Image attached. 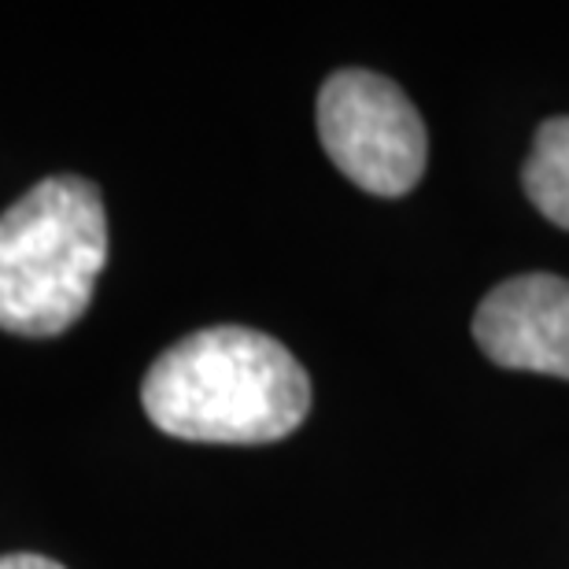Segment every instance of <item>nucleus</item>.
<instances>
[{
	"instance_id": "obj_4",
	"label": "nucleus",
	"mask_w": 569,
	"mask_h": 569,
	"mask_svg": "<svg viewBox=\"0 0 569 569\" xmlns=\"http://www.w3.org/2000/svg\"><path fill=\"white\" fill-rule=\"evenodd\" d=\"M473 337L496 367L569 381V281L555 274L499 281L477 307Z\"/></svg>"
},
{
	"instance_id": "obj_3",
	"label": "nucleus",
	"mask_w": 569,
	"mask_h": 569,
	"mask_svg": "<svg viewBox=\"0 0 569 569\" xmlns=\"http://www.w3.org/2000/svg\"><path fill=\"white\" fill-rule=\"evenodd\" d=\"M318 141L340 174L373 197H403L426 174V122L385 74H329L318 93Z\"/></svg>"
},
{
	"instance_id": "obj_6",
	"label": "nucleus",
	"mask_w": 569,
	"mask_h": 569,
	"mask_svg": "<svg viewBox=\"0 0 569 569\" xmlns=\"http://www.w3.org/2000/svg\"><path fill=\"white\" fill-rule=\"evenodd\" d=\"M0 569H67L56 559H44V555H30V551H16V555H0Z\"/></svg>"
},
{
	"instance_id": "obj_2",
	"label": "nucleus",
	"mask_w": 569,
	"mask_h": 569,
	"mask_svg": "<svg viewBox=\"0 0 569 569\" xmlns=\"http://www.w3.org/2000/svg\"><path fill=\"white\" fill-rule=\"evenodd\" d=\"M108 263V211L89 178L56 174L0 214V329L60 337L93 303Z\"/></svg>"
},
{
	"instance_id": "obj_5",
	"label": "nucleus",
	"mask_w": 569,
	"mask_h": 569,
	"mask_svg": "<svg viewBox=\"0 0 569 569\" xmlns=\"http://www.w3.org/2000/svg\"><path fill=\"white\" fill-rule=\"evenodd\" d=\"M521 186L543 219L569 230V116H555L537 130Z\"/></svg>"
},
{
	"instance_id": "obj_1",
	"label": "nucleus",
	"mask_w": 569,
	"mask_h": 569,
	"mask_svg": "<svg viewBox=\"0 0 569 569\" xmlns=\"http://www.w3.org/2000/svg\"><path fill=\"white\" fill-rule=\"evenodd\" d=\"M141 407L178 440L274 443L303 426L311 381L281 340L248 326H211L148 367Z\"/></svg>"
}]
</instances>
